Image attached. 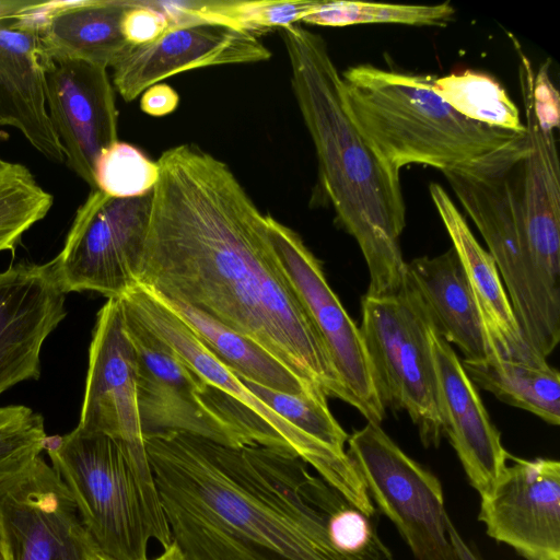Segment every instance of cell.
<instances>
[{"mask_svg":"<svg viewBox=\"0 0 560 560\" xmlns=\"http://www.w3.org/2000/svg\"><path fill=\"white\" fill-rule=\"evenodd\" d=\"M84 560H108L104 556H102L100 552L95 551L91 553L89 557H86Z\"/></svg>","mask_w":560,"mask_h":560,"instance_id":"37","label":"cell"},{"mask_svg":"<svg viewBox=\"0 0 560 560\" xmlns=\"http://www.w3.org/2000/svg\"><path fill=\"white\" fill-rule=\"evenodd\" d=\"M48 114L65 162L91 189L101 152L118 141V110L107 68L42 58Z\"/></svg>","mask_w":560,"mask_h":560,"instance_id":"16","label":"cell"},{"mask_svg":"<svg viewBox=\"0 0 560 560\" xmlns=\"http://www.w3.org/2000/svg\"><path fill=\"white\" fill-rule=\"evenodd\" d=\"M429 191L471 290L492 359L546 361L525 343L492 256L474 236L445 189L432 183Z\"/></svg>","mask_w":560,"mask_h":560,"instance_id":"21","label":"cell"},{"mask_svg":"<svg viewBox=\"0 0 560 560\" xmlns=\"http://www.w3.org/2000/svg\"><path fill=\"white\" fill-rule=\"evenodd\" d=\"M178 103V93L168 84L161 82L148 88L140 98L142 112L154 117H162L173 113Z\"/></svg>","mask_w":560,"mask_h":560,"instance_id":"34","label":"cell"},{"mask_svg":"<svg viewBox=\"0 0 560 560\" xmlns=\"http://www.w3.org/2000/svg\"><path fill=\"white\" fill-rule=\"evenodd\" d=\"M172 544L188 560H349L328 521L346 500L308 465L260 444L144 435Z\"/></svg>","mask_w":560,"mask_h":560,"instance_id":"2","label":"cell"},{"mask_svg":"<svg viewBox=\"0 0 560 560\" xmlns=\"http://www.w3.org/2000/svg\"><path fill=\"white\" fill-rule=\"evenodd\" d=\"M154 294L188 326L209 351L237 375L288 394L320 390L302 381L252 339L187 304Z\"/></svg>","mask_w":560,"mask_h":560,"instance_id":"24","label":"cell"},{"mask_svg":"<svg viewBox=\"0 0 560 560\" xmlns=\"http://www.w3.org/2000/svg\"><path fill=\"white\" fill-rule=\"evenodd\" d=\"M471 382L501 401L527 410L545 422L560 423V374L547 363L487 359L462 361Z\"/></svg>","mask_w":560,"mask_h":560,"instance_id":"25","label":"cell"},{"mask_svg":"<svg viewBox=\"0 0 560 560\" xmlns=\"http://www.w3.org/2000/svg\"><path fill=\"white\" fill-rule=\"evenodd\" d=\"M121 33L131 46L151 43L168 31L166 16L144 0H129L122 13Z\"/></svg>","mask_w":560,"mask_h":560,"instance_id":"33","label":"cell"},{"mask_svg":"<svg viewBox=\"0 0 560 560\" xmlns=\"http://www.w3.org/2000/svg\"><path fill=\"white\" fill-rule=\"evenodd\" d=\"M77 427L122 441L140 463L150 465L137 401V354L120 299H107L97 313Z\"/></svg>","mask_w":560,"mask_h":560,"instance_id":"15","label":"cell"},{"mask_svg":"<svg viewBox=\"0 0 560 560\" xmlns=\"http://www.w3.org/2000/svg\"><path fill=\"white\" fill-rule=\"evenodd\" d=\"M320 0H207L190 1L188 12L196 24H222L256 36L272 28L296 24Z\"/></svg>","mask_w":560,"mask_h":560,"instance_id":"27","label":"cell"},{"mask_svg":"<svg viewBox=\"0 0 560 560\" xmlns=\"http://www.w3.org/2000/svg\"><path fill=\"white\" fill-rule=\"evenodd\" d=\"M434 91L460 115L514 132H525L520 110L504 88L493 78L466 70L435 78Z\"/></svg>","mask_w":560,"mask_h":560,"instance_id":"26","label":"cell"},{"mask_svg":"<svg viewBox=\"0 0 560 560\" xmlns=\"http://www.w3.org/2000/svg\"><path fill=\"white\" fill-rule=\"evenodd\" d=\"M0 560H2V557H1V555H0Z\"/></svg>","mask_w":560,"mask_h":560,"instance_id":"38","label":"cell"},{"mask_svg":"<svg viewBox=\"0 0 560 560\" xmlns=\"http://www.w3.org/2000/svg\"><path fill=\"white\" fill-rule=\"evenodd\" d=\"M431 343L439 377L443 432L455 450L469 483L481 497L501 477L510 453L502 445L501 434L462 361L434 326Z\"/></svg>","mask_w":560,"mask_h":560,"instance_id":"19","label":"cell"},{"mask_svg":"<svg viewBox=\"0 0 560 560\" xmlns=\"http://www.w3.org/2000/svg\"><path fill=\"white\" fill-rule=\"evenodd\" d=\"M270 57V49L246 31L213 23L175 27L151 43L131 46L112 67L113 83L131 102L151 85L184 71Z\"/></svg>","mask_w":560,"mask_h":560,"instance_id":"17","label":"cell"},{"mask_svg":"<svg viewBox=\"0 0 560 560\" xmlns=\"http://www.w3.org/2000/svg\"><path fill=\"white\" fill-rule=\"evenodd\" d=\"M406 278L422 300L435 330L463 360L492 359L478 308L453 247L435 257L406 262Z\"/></svg>","mask_w":560,"mask_h":560,"instance_id":"23","label":"cell"},{"mask_svg":"<svg viewBox=\"0 0 560 560\" xmlns=\"http://www.w3.org/2000/svg\"><path fill=\"white\" fill-rule=\"evenodd\" d=\"M138 284L252 339L305 383L355 408L230 166L184 143L158 159Z\"/></svg>","mask_w":560,"mask_h":560,"instance_id":"1","label":"cell"},{"mask_svg":"<svg viewBox=\"0 0 560 560\" xmlns=\"http://www.w3.org/2000/svg\"><path fill=\"white\" fill-rule=\"evenodd\" d=\"M493 488L481 495L487 534L525 560H560V463L512 456Z\"/></svg>","mask_w":560,"mask_h":560,"instance_id":"14","label":"cell"},{"mask_svg":"<svg viewBox=\"0 0 560 560\" xmlns=\"http://www.w3.org/2000/svg\"><path fill=\"white\" fill-rule=\"evenodd\" d=\"M152 191L115 198L91 189L75 212L62 249L51 260L66 294L92 291L120 299L138 284Z\"/></svg>","mask_w":560,"mask_h":560,"instance_id":"9","label":"cell"},{"mask_svg":"<svg viewBox=\"0 0 560 560\" xmlns=\"http://www.w3.org/2000/svg\"><path fill=\"white\" fill-rule=\"evenodd\" d=\"M159 180V165L139 148L117 141L104 149L94 165L96 189L115 198L141 197Z\"/></svg>","mask_w":560,"mask_h":560,"instance_id":"31","label":"cell"},{"mask_svg":"<svg viewBox=\"0 0 560 560\" xmlns=\"http://www.w3.org/2000/svg\"><path fill=\"white\" fill-rule=\"evenodd\" d=\"M348 457L373 504L395 525L416 560H455L440 480L370 422L348 436Z\"/></svg>","mask_w":560,"mask_h":560,"instance_id":"10","label":"cell"},{"mask_svg":"<svg viewBox=\"0 0 560 560\" xmlns=\"http://www.w3.org/2000/svg\"><path fill=\"white\" fill-rule=\"evenodd\" d=\"M120 301L163 339L209 385L250 410L349 503L363 513L373 510L366 488L347 454L340 455L294 428L255 396L237 374L221 362L188 326L147 288L137 284Z\"/></svg>","mask_w":560,"mask_h":560,"instance_id":"11","label":"cell"},{"mask_svg":"<svg viewBox=\"0 0 560 560\" xmlns=\"http://www.w3.org/2000/svg\"><path fill=\"white\" fill-rule=\"evenodd\" d=\"M46 443L39 413L23 405L0 407V485L39 457Z\"/></svg>","mask_w":560,"mask_h":560,"instance_id":"32","label":"cell"},{"mask_svg":"<svg viewBox=\"0 0 560 560\" xmlns=\"http://www.w3.org/2000/svg\"><path fill=\"white\" fill-rule=\"evenodd\" d=\"M121 306L137 354V401L143 435L177 431L226 446L266 443L265 423L255 413L209 385L122 303Z\"/></svg>","mask_w":560,"mask_h":560,"instance_id":"7","label":"cell"},{"mask_svg":"<svg viewBox=\"0 0 560 560\" xmlns=\"http://www.w3.org/2000/svg\"><path fill=\"white\" fill-rule=\"evenodd\" d=\"M272 247L311 317L355 409L370 422L385 417L359 327L329 287L319 260L293 230L266 214Z\"/></svg>","mask_w":560,"mask_h":560,"instance_id":"13","label":"cell"},{"mask_svg":"<svg viewBox=\"0 0 560 560\" xmlns=\"http://www.w3.org/2000/svg\"><path fill=\"white\" fill-rule=\"evenodd\" d=\"M52 196L20 164L0 161V253L13 249L23 234L43 220Z\"/></svg>","mask_w":560,"mask_h":560,"instance_id":"28","label":"cell"},{"mask_svg":"<svg viewBox=\"0 0 560 560\" xmlns=\"http://www.w3.org/2000/svg\"><path fill=\"white\" fill-rule=\"evenodd\" d=\"M455 13L450 2L434 5L327 1L310 11L302 22L319 26H348L363 23H400L417 26L445 25Z\"/></svg>","mask_w":560,"mask_h":560,"instance_id":"29","label":"cell"},{"mask_svg":"<svg viewBox=\"0 0 560 560\" xmlns=\"http://www.w3.org/2000/svg\"><path fill=\"white\" fill-rule=\"evenodd\" d=\"M126 7V0H36L14 20L36 37L42 58L108 68L131 47L120 28Z\"/></svg>","mask_w":560,"mask_h":560,"instance_id":"20","label":"cell"},{"mask_svg":"<svg viewBox=\"0 0 560 560\" xmlns=\"http://www.w3.org/2000/svg\"><path fill=\"white\" fill-rule=\"evenodd\" d=\"M96 550L108 560H149L150 540L172 545L150 465L110 436L75 427L46 443Z\"/></svg>","mask_w":560,"mask_h":560,"instance_id":"5","label":"cell"},{"mask_svg":"<svg viewBox=\"0 0 560 560\" xmlns=\"http://www.w3.org/2000/svg\"><path fill=\"white\" fill-rule=\"evenodd\" d=\"M150 560V559H149ZM151 560H188L186 559L178 548L172 544L168 548L163 549L162 553Z\"/></svg>","mask_w":560,"mask_h":560,"instance_id":"36","label":"cell"},{"mask_svg":"<svg viewBox=\"0 0 560 560\" xmlns=\"http://www.w3.org/2000/svg\"><path fill=\"white\" fill-rule=\"evenodd\" d=\"M237 376L255 396L294 428L331 451L347 454L345 446L349 435L330 412L323 392L288 394Z\"/></svg>","mask_w":560,"mask_h":560,"instance_id":"30","label":"cell"},{"mask_svg":"<svg viewBox=\"0 0 560 560\" xmlns=\"http://www.w3.org/2000/svg\"><path fill=\"white\" fill-rule=\"evenodd\" d=\"M347 114L396 171L418 163L445 171L491 153L525 132L457 113L433 89L435 77L363 63L341 74Z\"/></svg>","mask_w":560,"mask_h":560,"instance_id":"4","label":"cell"},{"mask_svg":"<svg viewBox=\"0 0 560 560\" xmlns=\"http://www.w3.org/2000/svg\"><path fill=\"white\" fill-rule=\"evenodd\" d=\"M0 161H1V159H0Z\"/></svg>","mask_w":560,"mask_h":560,"instance_id":"39","label":"cell"},{"mask_svg":"<svg viewBox=\"0 0 560 560\" xmlns=\"http://www.w3.org/2000/svg\"><path fill=\"white\" fill-rule=\"evenodd\" d=\"M446 530L455 560H482L480 556L465 541L450 516L446 521Z\"/></svg>","mask_w":560,"mask_h":560,"instance_id":"35","label":"cell"},{"mask_svg":"<svg viewBox=\"0 0 560 560\" xmlns=\"http://www.w3.org/2000/svg\"><path fill=\"white\" fill-rule=\"evenodd\" d=\"M0 126L18 129L50 161L65 162L47 109L37 39L14 19L0 21Z\"/></svg>","mask_w":560,"mask_h":560,"instance_id":"22","label":"cell"},{"mask_svg":"<svg viewBox=\"0 0 560 560\" xmlns=\"http://www.w3.org/2000/svg\"><path fill=\"white\" fill-rule=\"evenodd\" d=\"M487 244L527 347L547 359L560 340V296L538 270L501 148L442 171Z\"/></svg>","mask_w":560,"mask_h":560,"instance_id":"6","label":"cell"},{"mask_svg":"<svg viewBox=\"0 0 560 560\" xmlns=\"http://www.w3.org/2000/svg\"><path fill=\"white\" fill-rule=\"evenodd\" d=\"M360 332L378 398L386 409L405 410L424 447L444 435L432 319L416 290L405 280L395 293L364 294Z\"/></svg>","mask_w":560,"mask_h":560,"instance_id":"8","label":"cell"},{"mask_svg":"<svg viewBox=\"0 0 560 560\" xmlns=\"http://www.w3.org/2000/svg\"><path fill=\"white\" fill-rule=\"evenodd\" d=\"M95 551L69 488L40 456L0 485L2 560H84Z\"/></svg>","mask_w":560,"mask_h":560,"instance_id":"12","label":"cell"},{"mask_svg":"<svg viewBox=\"0 0 560 560\" xmlns=\"http://www.w3.org/2000/svg\"><path fill=\"white\" fill-rule=\"evenodd\" d=\"M65 300L52 261L0 272V395L39 377L40 350L66 316Z\"/></svg>","mask_w":560,"mask_h":560,"instance_id":"18","label":"cell"},{"mask_svg":"<svg viewBox=\"0 0 560 560\" xmlns=\"http://www.w3.org/2000/svg\"><path fill=\"white\" fill-rule=\"evenodd\" d=\"M280 33L290 61L292 90L315 147L318 186L337 222L362 252L370 276L365 294L395 293L406 280L400 249L406 207L399 172L347 114L341 75L325 40L298 24Z\"/></svg>","mask_w":560,"mask_h":560,"instance_id":"3","label":"cell"}]
</instances>
